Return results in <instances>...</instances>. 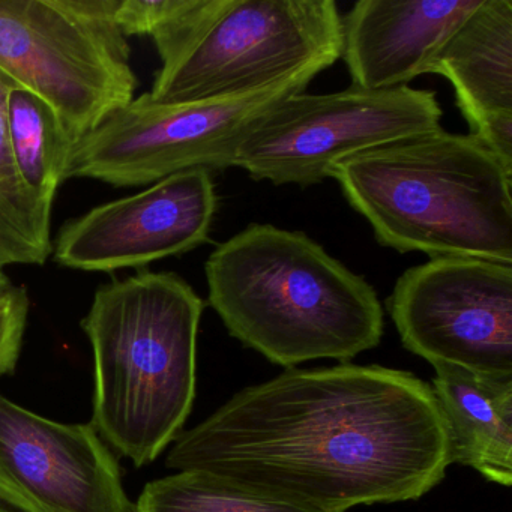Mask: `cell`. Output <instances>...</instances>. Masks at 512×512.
I'll use <instances>...</instances> for the list:
<instances>
[{"label":"cell","instance_id":"1","mask_svg":"<svg viewBox=\"0 0 512 512\" xmlns=\"http://www.w3.org/2000/svg\"><path fill=\"white\" fill-rule=\"evenodd\" d=\"M431 386L341 362L248 386L190 430L167 469L202 472L317 512L418 500L451 466Z\"/></svg>","mask_w":512,"mask_h":512},{"label":"cell","instance_id":"2","mask_svg":"<svg viewBox=\"0 0 512 512\" xmlns=\"http://www.w3.org/2000/svg\"><path fill=\"white\" fill-rule=\"evenodd\" d=\"M205 275L229 334L287 370L350 361L382 341L376 290L305 233L250 224L218 245Z\"/></svg>","mask_w":512,"mask_h":512},{"label":"cell","instance_id":"3","mask_svg":"<svg viewBox=\"0 0 512 512\" xmlns=\"http://www.w3.org/2000/svg\"><path fill=\"white\" fill-rule=\"evenodd\" d=\"M203 310L175 272L140 271L101 284L80 323L94 353L89 424L136 467L154 463L193 410Z\"/></svg>","mask_w":512,"mask_h":512},{"label":"cell","instance_id":"4","mask_svg":"<svg viewBox=\"0 0 512 512\" xmlns=\"http://www.w3.org/2000/svg\"><path fill=\"white\" fill-rule=\"evenodd\" d=\"M332 178L383 247L512 265V166L470 134L397 140Z\"/></svg>","mask_w":512,"mask_h":512},{"label":"cell","instance_id":"5","mask_svg":"<svg viewBox=\"0 0 512 512\" xmlns=\"http://www.w3.org/2000/svg\"><path fill=\"white\" fill-rule=\"evenodd\" d=\"M161 68L155 103L250 94L308 64L341 58L343 26L334 0H185L152 35Z\"/></svg>","mask_w":512,"mask_h":512},{"label":"cell","instance_id":"6","mask_svg":"<svg viewBox=\"0 0 512 512\" xmlns=\"http://www.w3.org/2000/svg\"><path fill=\"white\" fill-rule=\"evenodd\" d=\"M328 68L308 64L259 91L220 100L161 104L139 95L77 140L67 179L142 187L185 170L230 169L259 119Z\"/></svg>","mask_w":512,"mask_h":512},{"label":"cell","instance_id":"7","mask_svg":"<svg viewBox=\"0 0 512 512\" xmlns=\"http://www.w3.org/2000/svg\"><path fill=\"white\" fill-rule=\"evenodd\" d=\"M0 71L80 140L139 88L127 38L95 0H0Z\"/></svg>","mask_w":512,"mask_h":512},{"label":"cell","instance_id":"8","mask_svg":"<svg viewBox=\"0 0 512 512\" xmlns=\"http://www.w3.org/2000/svg\"><path fill=\"white\" fill-rule=\"evenodd\" d=\"M436 92L410 86L298 94L248 131L233 167L254 181L310 187L362 152L442 128Z\"/></svg>","mask_w":512,"mask_h":512},{"label":"cell","instance_id":"9","mask_svg":"<svg viewBox=\"0 0 512 512\" xmlns=\"http://www.w3.org/2000/svg\"><path fill=\"white\" fill-rule=\"evenodd\" d=\"M386 308L403 346L433 367L512 376V265L434 257L398 278Z\"/></svg>","mask_w":512,"mask_h":512},{"label":"cell","instance_id":"10","mask_svg":"<svg viewBox=\"0 0 512 512\" xmlns=\"http://www.w3.org/2000/svg\"><path fill=\"white\" fill-rule=\"evenodd\" d=\"M0 503L16 512H133L118 457L91 424L0 394Z\"/></svg>","mask_w":512,"mask_h":512},{"label":"cell","instance_id":"11","mask_svg":"<svg viewBox=\"0 0 512 512\" xmlns=\"http://www.w3.org/2000/svg\"><path fill=\"white\" fill-rule=\"evenodd\" d=\"M217 206L209 170L175 173L67 221L53 242V259L85 272L146 268L209 242Z\"/></svg>","mask_w":512,"mask_h":512},{"label":"cell","instance_id":"12","mask_svg":"<svg viewBox=\"0 0 512 512\" xmlns=\"http://www.w3.org/2000/svg\"><path fill=\"white\" fill-rule=\"evenodd\" d=\"M481 0H359L341 17L353 85L365 91L407 86L428 74L434 56Z\"/></svg>","mask_w":512,"mask_h":512},{"label":"cell","instance_id":"13","mask_svg":"<svg viewBox=\"0 0 512 512\" xmlns=\"http://www.w3.org/2000/svg\"><path fill=\"white\" fill-rule=\"evenodd\" d=\"M428 74L451 83L470 136L512 166V0H481Z\"/></svg>","mask_w":512,"mask_h":512},{"label":"cell","instance_id":"14","mask_svg":"<svg viewBox=\"0 0 512 512\" xmlns=\"http://www.w3.org/2000/svg\"><path fill=\"white\" fill-rule=\"evenodd\" d=\"M431 391L445 419L452 464L502 487L512 484V376L434 367Z\"/></svg>","mask_w":512,"mask_h":512},{"label":"cell","instance_id":"15","mask_svg":"<svg viewBox=\"0 0 512 512\" xmlns=\"http://www.w3.org/2000/svg\"><path fill=\"white\" fill-rule=\"evenodd\" d=\"M8 140L23 187L52 209L67 179L77 140L55 109L34 92L16 85L5 101Z\"/></svg>","mask_w":512,"mask_h":512},{"label":"cell","instance_id":"16","mask_svg":"<svg viewBox=\"0 0 512 512\" xmlns=\"http://www.w3.org/2000/svg\"><path fill=\"white\" fill-rule=\"evenodd\" d=\"M16 85L0 71V269L43 266L53 253V211L23 187L11 155L5 101Z\"/></svg>","mask_w":512,"mask_h":512},{"label":"cell","instance_id":"17","mask_svg":"<svg viewBox=\"0 0 512 512\" xmlns=\"http://www.w3.org/2000/svg\"><path fill=\"white\" fill-rule=\"evenodd\" d=\"M133 512H317L202 472H176L143 487Z\"/></svg>","mask_w":512,"mask_h":512},{"label":"cell","instance_id":"18","mask_svg":"<svg viewBox=\"0 0 512 512\" xmlns=\"http://www.w3.org/2000/svg\"><path fill=\"white\" fill-rule=\"evenodd\" d=\"M98 11L125 38L152 35L166 25L185 0H95Z\"/></svg>","mask_w":512,"mask_h":512},{"label":"cell","instance_id":"19","mask_svg":"<svg viewBox=\"0 0 512 512\" xmlns=\"http://www.w3.org/2000/svg\"><path fill=\"white\" fill-rule=\"evenodd\" d=\"M29 308L31 301L25 287L13 284L0 293V377L13 374L19 364Z\"/></svg>","mask_w":512,"mask_h":512},{"label":"cell","instance_id":"20","mask_svg":"<svg viewBox=\"0 0 512 512\" xmlns=\"http://www.w3.org/2000/svg\"><path fill=\"white\" fill-rule=\"evenodd\" d=\"M11 286H13V281L10 280L4 269H0V293L10 289Z\"/></svg>","mask_w":512,"mask_h":512},{"label":"cell","instance_id":"21","mask_svg":"<svg viewBox=\"0 0 512 512\" xmlns=\"http://www.w3.org/2000/svg\"><path fill=\"white\" fill-rule=\"evenodd\" d=\"M0 512H16L14 509L8 508L4 503H0Z\"/></svg>","mask_w":512,"mask_h":512}]
</instances>
